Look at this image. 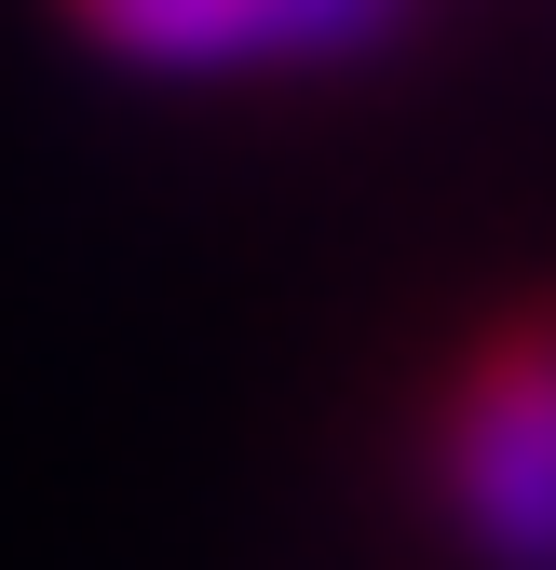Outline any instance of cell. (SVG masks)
<instances>
[{"instance_id":"2","label":"cell","mask_w":556,"mask_h":570,"mask_svg":"<svg viewBox=\"0 0 556 570\" xmlns=\"http://www.w3.org/2000/svg\"><path fill=\"white\" fill-rule=\"evenodd\" d=\"M68 41L150 82H299V68H367L421 28V0H54Z\"/></svg>"},{"instance_id":"1","label":"cell","mask_w":556,"mask_h":570,"mask_svg":"<svg viewBox=\"0 0 556 570\" xmlns=\"http://www.w3.org/2000/svg\"><path fill=\"white\" fill-rule=\"evenodd\" d=\"M421 489L475 570H556V299L475 326L435 367Z\"/></svg>"}]
</instances>
